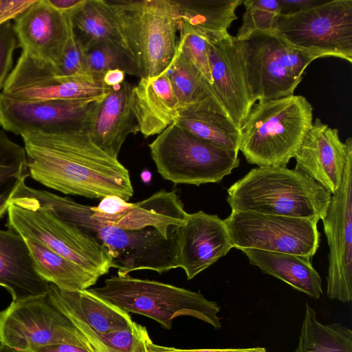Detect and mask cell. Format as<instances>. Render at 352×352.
<instances>
[{
    "label": "cell",
    "mask_w": 352,
    "mask_h": 352,
    "mask_svg": "<svg viewBox=\"0 0 352 352\" xmlns=\"http://www.w3.org/2000/svg\"><path fill=\"white\" fill-rule=\"evenodd\" d=\"M30 176L65 195L129 201L133 188L129 170L98 147L86 132L21 135Z\"/></svg>",
    "instance_id": "obj_1"
},
{
    "label": "cell",
    "mask_w": 352,
    "mask_h": 352,
    "mask_svg": "<svg viewBox=\"0 0 352 352\" xmlns=\"http://www.w3.org/2000/svg\"><path fill=\"white\" fill-rule=\"evenodd\" d=\"M11 203L38 208L96 238L107 250L117 275L149 270L162 274L179 267L176 230L168 237L155 228L128 230L104 224L92 216L90 206L22 184Z\"/></svg>",
    "instance_id": "obj_2"
},
{
    "label": "cell",
    "mask_w": 352,
    "mask_h": 352,
    "mask_svg": "<svg viewBox=\"0 0 352 352\" xmlns=\"http://www.w3.org/2000/svg\"><path fill=\"white\" fill-rule=\"evenodd\" d=\"M232 211L322 220L332 195L304 173L286 166H258L230 186Z\"/></svg>",
    "instance_id": "obj_3"
},
{
    "label": "cell",
    "mask_w": 352,
    "mask_h": 352,
    "mask_svg": "<svg viewBox=\"0 0 352 352\" xmlns=\"http://www.w3.org/2000/svg\"><path fill=\"white\" fill-rule=\"evenodd\" d=\"M313 121V107L300 95L255 103L240 129L239 151L251 164L286 166Z\"/></svg>",
    "instance_id": "obj_4"
},
{
    "label": "cell",
    "mask_w": 352,
    "mask_h": 352,
    "mask_svg": "<svg viewBox=\"0 0 352 352\" xmlns=\"http://www.w3.org/2000/svg\"><path fill=\"white\" fill-rule=\"evenodd\" d=\"M107 1L140 78H152L165 72L177 48L180 16L176 1Z\"/></svg>",
    "instance_id": "obj_5"
},
{
    "label": "cell",
    "mask_w": 352,
    "mask_h": 352,
    "mask_svg": "<svg viewBox=\"0 0 352 352\" xmlns=\"http://www.w3.org/2000/svg\"><path fill=\"white\" fill-rule=\"evenodd\" d=\"M89 290L128 313L155 320L167 330L171 329L175 318L182 316L195 318L214 329L221 327L219 305L199 292L129 274L111 276L102 286Z\"/></svg>",
    "instance_id": "obj_6"
},
{
    "label": "cell",
    "mask_w": 352,
    "mask_h": 352,
    "mask_svg": "<svg viewBox=\"0 0 352 352\" xmlns=\"http://www.w3.org/2000/svg\"><path fill=\"white\" fill-rule=\"evenodd\" d=\"M235 43L252 102L294 95L308 65L320 56L288 45L274 31H257Z\"/></svg>",
    "instance_id": "obj_7"
},
{
    "label": "cell",
    "mask_w": 352,
    "mask_h": 352,
    "mask_svg": "<svg viewBox=\"0 0 352 352\" xmlns=\"http://www.w3.org/2000/svg\"><path fill=\"white\" fill-rule=\"evenodd\" d=\"M148 147L160 175L177 184L218 183L240 162L239 152L212 144L174 123Z\"/></svg>",
    "instance_id": "obj_8"
},
{
    "label": "cell",
    "mask_w": 352,
    "mask_h": 352,
    "mask_svg": "<svg viewBox=\"0 0 352 352\" xmlns=\"http://www.w3.org/2000/svg\"><path fill=\"white\" fill-rule=\"evenodd\" d=\"M274 32L294 48L351 63L352 0H327L298 14L280 15Z\"/></svg>",
    "instance_id": "obj_9"
},
{
    "label": "cell",
    "mask_w": 352,
    "mask_h": 352,
    "mask_svg": "<svg viewBox=\"0 0 352 352\" xmlns=\"http://www.w3.org/2000/svg\"><path fill=\"white\" fill-rule=\"evenodd\" d=\"M8 226L25 239H32L98 277L112 267L107 249L93 236L60 221L42 210L11 203Z\"/></svg>",
    "instance_id": "obj_10"
},
{
    "label": "cell",
    "mask_w": 352,
    "mask_h": 352,
    "mask_svg": "<svg viewBox=\"0 0 352 352\" xmlns=\"http://www.w3.org/2000/svg\"><path fill=\"white\" fill-rule=\"evenodd\" d=\"M232 248L312 257L320 245L318 221L307 219L232 211L224 219Z\"/></svg>",
    "instance_id": "obj_11"
},
{
    "label": "cell",
    "mask_w": 352,
    "mask_h": 352,
    "mask_svg": "<svg viewBox=\"0 0 352 352\" xmlns=\"http://www.w3.org/2000/svg\"><path fill=\"white\" fill-rule=\"evenodd\" d=\"M59 344L86 349L74 323L47 294L12 301L0 311V344L31 351Z\"/></svg>",
    "instance_id": "obj_12"
},
{
    "label": "cell",
    "mask_w": 352,
    "mask_h": 352,
    "mask_svg": "<svg viewBox=\"0 0 352 352\" xmlns=\"http://www.w3.org/2000/svg\"><path fill=\"white\" fill-rule=\"evenodd\" d=\"M106 94L82 99L30 102L14 100L1 93L0 126L20 135L87 132L96 104Z\"/></svg>",
    "instance_id": "obj_13"
},
{
    "label": "cell",
    "mask_w": 352,
    "mask_h": 352,
    "mask_svg": "<svg viewBox=\"0 0 352 352\" xmlns=\"http://www.w3.org/2000/svg\"><path fill=\"white\" fill-rule=\"evenodd\" d=\"M111 87H107L99 77L60 76L53 65L36 60L21 52L1 93L14 100L34 102L93 98L106 94Z\"/></svg>",
    "instance_id": "obj_14"
},
{
    "label": "cell",
    "mask_w": 352,
    "mask_h": 352,
    "mask_svg": "<svg viewBox=\"0 0 352 352\" xmlns=\"http://www.w3.org/2000/svg\"><path fill=\"white\" fill-rule=\"evenodd\" d=\"M329 253L327 295L331 300H352V151L349 153L343 179L332 195L322 220Z\"/></svg>",
    "instance_id": "obj_15"
},
{
    "label": "cell",
    "mask_w": 352,
    "mask_h": 352,
    "mask_svg": "<svg viewBox=\"0 0 352 352\" xmlns=\"http://www.w3.org/2000/svg\"><path fill=\"white\" fill-rule=\"evenodd\" d=\"M14 21L18 46L22 52L56 67L72 29L70 14L60 12L47 0H36Z\"/></svg>",
    "instance_id": "obj_16"
},
{
    "label": "cell",
    "mask_w": 352,
    "mask_h": 352,
    "mask_svg": "<svg viewBox=\"0 0 352 352\" xmlns=\"http://www.w3.org/2000/svg\"><path fill=\"white\" fill-rule=\"evenodd\" d=\"M351 151V138L342 142L337 129L316 118L294 155L295 169L333 195L342 184Z\"/></svg>",
    "instance_id": "obj_17"
},
{
    "label": "cell",
    "mask_w": 352,
    "mask_h": 352,
    "mask_svg": "<svg viewBox=\"0 0 352 352\" xmlns=\"http://www.w3.org/2000/svg\"><path fill=\"white\" fill-rule=\"evenodd\" d=\"M206 38L212 89L230 119L240 129L254 103L246 84L234 36L226 32Z\"/></svg>",
    "instance_id": "obj_18"
},
{
    "label": "cell",
    "mask_w": 352,
    "mask_h": 352,
    "mask_svg": "<svg viewBox=\"0 0 352 352\" xmlns=\"http://www.w3.org/2000/svg\"><path fill=\"white\" fill-rule=\"evenodd\" d=\"M179 264L188 280L226 256L232 248L224 220L204 211L188 213L185 223L175 228Z\"/></svg>",
    "instance_id": "obj_19"
},
{
    "label": "cell",
    "mask_w": 352,
    "mask_h": 352,
    "mask_svg": "<svg viewBox=\"0 0 352 352\" xmlns=\"http://www.w3.org/2000/svg\"><path fill=\"white\" fill-rule=\"evenodd\" d=\"M133 87L125 80L112 87L96 104L86 132L98 147L116 158L127 136L138 132L132 107Z\"/></svg>",
    "instance_id": "obj_20"
},
{
    "label": "cell",
    "mask_w": 352,
    "mask_h": 352,
    "mask_svg": "<svg viewBox=\"0 0 352 352\" xmlns=\"http://www.w3.org/2000/svg\"><path fill=\"white\" fill-rule=\"evenodd\" d=\"M0 286L20 301L47 295L50 283L35 268L30 250L23 238L12 230H0Z\"/></svg>",
    "instance_id": "obj_21"
},
{
    "label": "cell",
    "mask_w": 352,
    "mask_h": 352,
    "mask_svg": "<svg viewBox=\"0 0 352 352\" xmlns=\"http://www.w3.org/2000/svg\"><path fill=\"white\" fill-rule=\"evenodd\" d=\"M187 214L175 191L160 190L138 202L128 201L120 212L98 221L128 230L155 228L168 237L185 223Z\"/></svg>",
    "instance_id": "obj_22"
},
{
    "label": "cell",
    "mask_w": 352,
    "mask_h": 352,
    "mask_svg": "<svg viewBox=\"0 0 352 352\" xmlns=\"http://www.w3.org/2000/svg\"><path fill=\"white\" fill-rule=\"evenodd\" d=\"M132 107L138 132L145 138L159 135L173 123L179 103L166 72L140 78L133 89Z\"/></svg>",
    "instance_id": "obj_23"
},
{
    "label": "cell",
    "mask_w": 352,
    "mask_h": 352,
    "mask_svg": "<svg viewBox=\"0 0 352 352\" xmlns=\"http://www.w3.org/2000/svg\"><path fill=\"white\" fill-rule=\"evenodd\" d=\"M47 295L67 316L78 319L98 332L125 330L133 321L129 313L100 298L89 289L63 291L50 283Z\"/></svg>",
    "instance_id": "obj_24"
},
{
    "label": "cell",
    "mask_w": 352,
    "mask_h": 352,
    "mask_svg": "<svg viewBox=\"0 0 352 352\" xmlns=\"http://www.w3.org/2000/svg\"><path fill=\"white\" fill-rule=\"evenodd\" d=\"M173 123L212 144L239 151L240 129L212 97L179 109Z\"/></svg>",
    "instance_id": "obj_25"
},
{
    "label": "cell",
    "mask_w": 352,
    "mask_h": 352,
    "mask_svg": "<svg viewBox=\"0 0 352 352\" xmlns=\"http://www.w3.org/2000/svg\"><path fill=\"white\" fill-rule=\"evenodd\" d=\"M251 265L277 278L309 297L320 299L322 279L313 267L311 257L287 253L242 249Z\"/></svg>",
    "instance_id": "obj_26"
},
{
    "label": "cell",
    "mask_w": 352,
    "mask_h": 352,
    "mask_svg": "<svg viewBox=\"0 0 352 352\" xmlns=\"http://www.w3.org/2000/svg\"><path fill=\"white\" fill-rule=\"evenodd\" d=\"M70 16L74 34L84 51L105 41L117 44L126 50L114 14L107 1L85 0L70 14Z\"/></svg>",
    "instance_id": "obj_27"
},
{
    "label": "cell",
    "mask_w": 352,
    "mask_h": 352,
    "mask_svg": "<svg viewBox=\"0 0 352 352\" xmlns=\"http://www.w3.org/2000/svg\"><path fill=\"white\" fill-rule=\"evenodd\" d=\"M25 239L38 274L59 289H87L94 285L100 278L54 252L38 241Z\"/></svg>",
    "instance_id": "obj_28"
},
{
    "label": "cell",
    "mask_w": 352,
    "mask_h": 352,
    "mask_svg": "<svg viewBox=\"0 0 352 352\" xmlns=\"http://www.w3.org/2000/svg\"><path fill=\"white\" fill-rule=\"evenodd\" d=\"M243 0H182L176 1L180 23L205 37L228 32L237 19L236 9Z\"/></svg>",
    "instance_id": "obj_29"
},
{
    "label": "cell",
    "mask_w": 352,
    "mask_h": 352,
    "mask_svg": "<svg viewBox=\"0 0 352 352\" xmlns=\"http://www.w3.org/2000/svg\"><path fill=\"white\" fill-rule=\"evenodd\" d=\"M295 352H352V330L340 323L323 324L305 303Z\"/></svg>",
    "instance_id": "obj_30"
},
{
    "label": "cell",
    "mask_w": 352,
    "mask_h": 352,
    "mask_svg": "<svg viewBox=\"0 0 352 352\" xmlns=\"http://www.w3.org/2000/svg\"><path fill=\"white\" fill-rule=\"evenodd\" d=\"M68 318L78 329L89 352H148V330L135 321L127 329L102 333L94 330L78 319Z\"/></svg>",
    "instance_id": "obj_31"
},
{
    "label": "cell",
    "mask_w": 352,
    "mask_h": 352,
    "mask_svg": "<svg viewBox=\"0 0 352 352\" xmlns=\"http://www.w3.org/2000/svg\"><path fill=\"white\" fill-rule=\"evenodd\" d=\"M29 176L25 148L0 130V218L8 212L14 194Z\"/></svg>",
    "instance_id": "obj_32"
},
{
    "label": "cell",
    "mask_w": 352,
    "mask_h": 352,
    "mask_svg": "<svg viewBox=\"0 0 352 352\" xmlns=\"http://www.w3.org/2000/svg\"><path fill=\"white\" fill-rule=\"evenodd\" d=\"M166 72L179 100V109L208 97H212L220 103L212 87L186 62L177 48L175 56Z\"/></svg>",
    "instance_id": "obj_33"
},
{
    "label": "cell",
    "mask_w": 352,
    "mask_h": 352,
    "mask_svg": "<svg viewBox=\"0 0 352 352\" xmlns=\"http://www.w3.org/2000/svg\"><path fill=\"white\" fill-rule=\"evenodd\" d=\"M85 74L103 78L113 69L141 78L139 70L127 51L111 42L97 43L84 51Z\"/></svg>",
    "instance_id": "obj_34"
},
{
    "label": "cell",
    "mask_w": 352,
    "mask_h": 352,
    "mask_svg": "<svg viewBox=\"0 0 352 352\" xmlns=\"http://www.w3.org/2000/svg\"><path fill=\"white\" fill-rule=\"evenodd\" d=\"M242 24L236 41H242L257 31H274L280 16L278 0H245Z\"/></svg>",
    "instance_id": "obj_35"
},
{
    "label": "cell",
    "mask_w": 352,
    "mask_h": 352,
    "mask_svg": "<svg viewBox=\"0 0 352 352\" xmlns=\"http://www.w3.org/2000/svg\"><path fill=\"white\" fill-rule=\"evenodd\" d=\"M177 49L186 62L211 86L208 41L205 36L180 23Z\"/></svg>",
    "instance_id": "obj_36"
},
{
    "label": "cell",
    "mask_w": 352,
    "mask_h": 352,
    "mask_svg": "<svg viewBox=\"0 0 352 352\" xmlns=\"http://www.w3.org/2000/svg\"><path fill=\"white\" fill-rule=\"evenodd\" d=\"M54 67L60 76L85 75L84 50L74 34L73 27L63 56L58 65Z\"/></svg>",
    "instance_id": "obj_37"
},
{
    "label": "cell",
    "mask_w": 352,
    "mask_h": 352,
    "mask_svg": "<svg viewBox=\"0 0 352 352\" xmlns=\"http://www.w3.org/2000/svg\"><path fill=\"white\" fill-rule=\"evenodd\" d=\"M18 41L11 21L0 25V89H3L12 66L13 52Z\"/></svg>",
    "instance_id": "obj_38"
},
{
    "label": "cell",
    "mask_w": 352,
    "mask_h": 352,
    "mask_svg": "<svg viewBox=\"0 0 352 352\" xmlns=\"http://www.w3.org/2000/svg\"><path fill=\"white\" fill-rule=\"evenodd\" d=\"M146 346L148 352H267L266 349L262 346L223 349H180L157 344L152 341L151 338L147 340Z\"/></svg>",
    "instance_id": "obj_39"
},
{
    "label": "cell",
    "mask_w": 352,
    "mask_h": 352,
    "mask_svg": "<svg viewBox=\"0 0 352 352\" xmlns=\"http://www.w3.org/2000/svg\"><path fill=\"white\" fill-rule=\"evenodd\" d=\"M36 0H0V25L15 19Z\"/></svg>",
    "instance_id": "obj_40"
},
{
    "label": "cell",
    "mask_w": 352,
    "mask_h": 352,
    "mask_svg": "<svg viewBox=\"0 0 352 352\" xmlns=\"http://www.w3.org/2000/svg\"><path fill=\"white\" fill-rule=\"evenodd\" d=\"M327 0H278L280 16H289L324 3Z\"/></svg>",
    "instance_id": "obj_41"
},
{
    "label": "cell",
    "mask_w": 352,
    "mask_h": 352,
    "mask_svg": "<svg viewBox=\"0 0 352 352\" xmlns=\"http://www.w3.org/2000/svg\"><path fill=\"white\" fill-rule=\"evenodd\" d=\"M55 9L63 14H72L80 7L85 0H47Z\"/></svg>",
    "instance_id": "obj_42"
},
{
    "label": "cell",
    "mask_w": 352,
    "mask_h": 352,
    "mask_svg": "<svg viewBox=\"0 0 352 352\" xmlns=\"http://www.w3.org/2000/svg\"><path fill=\"white\" fill-rule=\"evenodd\" d=\"M32 352H89L87 350L79 347L78 346L67 344H59L47 345L41 347L36 348L31 351Z\"/></svg>",
    "instance_id": "obj_43"
},
{
    "label": "cell",
    "mask_w": 352,
    "mask_h": 352,
    "mask_svg": "<svg viewBox=\"0 0 352 352\" xmlns=\"http://www.w3.org/2000/svg\"><path fill=\"white\" fill-rule=\"evenodd\" d=\"M125 74L120 69L109 70L104 74L102 80L107 87H111L124 82Z\"/></svg>",
    "instance_id": "obj_44"
},
{
    "label": "cell",
    "mask_w": 352,
    "mask_h": 352,
    "mask_svg": "<svg viewBox=\"0 0 352 352\" xmlns=\"http://www.w3.org/2000/svg\"><path fill=\"white\" fill-rule=\"evenodd\" d=\"M141 179L144 184H148L151 181L152 174L148 170H144L140 174Z\"/></svg>",
    "instance_id": "obj_45"
},
{
    "label": "cell",
    "mask_w": 352,
    "mask_h": 352,
    "mask_svg": "<svg viewBox=\"0 0 352 352\" xmlns=\"http://www.w3.org/2000/svg\"><path fill=\"white\" fill-rule=\"evenodd\" d=\"M0 352H32L29 351H24L17 349L7 345L0 344Z\"/></svg>",
    "instance_id": "obj_46"
}]
</instances>
